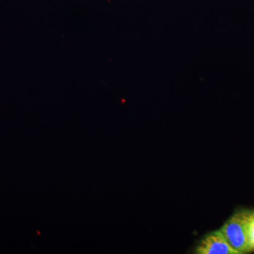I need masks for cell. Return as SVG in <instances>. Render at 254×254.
Instances as JSON below:
<instances>
[{"instance_id":"obj_2","label":"cell","mask_w":254,"mask_h":254,"mask_svg":"<svg viewBox=\"0 0 254 254\" xmlns=\"http://www.w3.org/2000/svg\"><path fill=\"white\" fill-rule=\"evenodd\" d=\"M195 254H239L229 244L220 230L207 234L197 246Z\"/></svg>"},{"instance_id":"obj_1","label":"cell","mask_w":254,"mask_h":254,"mask_svg":"<svg viewBox=\"0 0 254 254\" xmlns=\"http://www.w3.org/2000/svg\"><path fill=\"white\" fill-rule=\"evenodd\" d=\"M247 210L235 212L220 229L232 248L239 254L251 253L246 226Z\"/></svg>"},{"instance_id":"obj_3","label":"cell","mask_w":254,"mask_h":254,"mask_svg":"<svg viewBox=\"0 0 254 254\" xmlns=\"http://www.w3.org/2000/svg\"><path fill=\"white\" fill-rule=\"evenodd\" d=\"M247 237L250 244L251 252H254V210H247L246 218Z\"/></svg>"}]
</instances>
